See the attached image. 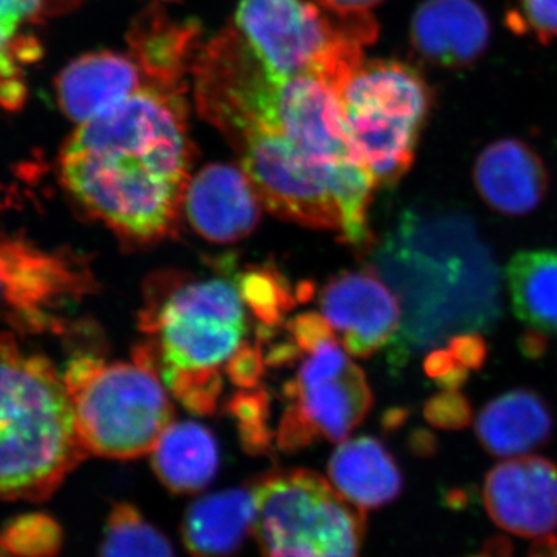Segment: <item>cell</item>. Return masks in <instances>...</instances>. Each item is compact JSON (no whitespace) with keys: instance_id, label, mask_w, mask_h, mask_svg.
Masks as SVG:
<instances>
[{"instance_id":"2","label":"cell","mask_w":557,"mask_h":557,"mask_svg":"<svg viewBox=\"0 0 557 557\" xmlns=\"http://www.w3.org/2000/svg\"><path fill=\"white\" fill-rule=\"evenodd\" d=\"M190 75L200 115L237 153L262 207L296 225L341 233L338 203L289 137L276 79L239 28L201 44Z\"/></svg>"},{"instance_id":"11","label":"cell","mask_w":557,"mask_h":557,"mask_svg":"<svg viewBox=\"0 0 557 557\" xmlns=\"http://www.w3.org/2000/svg\"><path fill=\"white\" fill-rule=\"evenodd\" d=\"M236 27L274 79L311 73L330 79L364 60L369 46L354 24L317 0H242Z\"/></svg>"},{"instance_id":"12","label":"cell","mask_w":557,"mask_h":557,"mask_svg":"<svg viewBox=\"0 0 557 557\" xmlns=\"http://www.w3.org/2000/svg\"><path fill=\"white\" fill-rule=\"evenodd\" d=\"M0 284L11 322L27 332H60L62 310L95 288L84 259L46 251L22 237H0Z\"/></svg>"},{"instance_id":"10","label":"cell","mask_w":557,"mask_h":557,"mask_svg":"<svg viewBox=\"0 0 557 557\" xmlns=\"http://www.w3.org/2000/svg\"><path fill=\"white\" fill-rule=\"evenodd\" d=\"M276 83L278 109L289 137L338 203L341 239L366 251L373 240L369 208L376 183L348 135L338 91L311 73Z\"/></svg>"},{"instance_id":"9","label":"cell","mask_w":557,"mask_h":557,"mask_svg":"<svg viewBox=\"0 0 557 557\" xmlns=\"http://www.w3.org/2000/svg\"><path fill=\"white\" fill-rule=\"evenodd\" d=\"M263 557H361L366 511L309 469H277L252 483Z\"/></svg>"},{"instance_id":"28","label":"cell","mask_w":557,"mask_h":557,"mask_svg":"<svg viewBox=\"0 0 557 557\" xmlns=\"http://www.w3.org/2000/svg\"><path fill=\"white\" fill-rule=\"evenodd\" d=\"M61 545V527L49 516H21L0 528V557H54Z\"/></svg>"},{"instance_id":"21","label":"cell","mask_w":557,"mask_h":557,"mask_svg":"<svg viewBox=\"0 0 557 557\" xmlns=\"http://www.w3.org/2000/svg\"><path fill=\"white\" fill-rule=\"evenodd\" d=\"M330 483L355 507L368 511L384 507L401 493L397 461L380 440H344L329 461Z\"/></svg>"},{"instance_id":"36","label":"cell","mask_w":557,"mask_h":557,"mask_svg":"<svg viewBox=\"0 0 557 557\" xmlns=\"http://www.w3.org/2000/svg\"><path fill=\"white\" fill-rule=\"evenodd\" d=\"M0 299H2V284H0Z\"/></svg>"},{"instance_id":"26","label":"cell","mask_w":557,"mask_h":557,"mask_svg":"<svg viewBox=\"0 0 557 557\" xmlns=\"http://www.w3.org/2000/svg\"><path fill=\"white\" fill-rule=\"evenodd\" d=\"M100 557H175L168 539L129 504H119L106 523Z\"/></svg>"},{"instance_id":"1","label":"cell","mask_w":557,"mask_h":557,"mask_svg":"<svg viewBox=\"0 0 557 557\" xmlns=\"http://www.w3.org/2000/svg\"><path fill=\"white\" fill-rule=\"evenodd\" d=\"M188 87L143 81L119 108L79 124L60 157L62 186L124 244L177 231L193 166Z\"/></svg>"},{"instance_id":"3","label":"cell","mask_w":557,"mask_h":557,"mask_svg":"<svg viewBox=\"0 0 557 557\" xmlns=\"http://www.w3.org/2000/svg\"><path fill=\"white\" fill-rule=\"evenodd\" d=\"M373 267L401 302L395 368L408 346L491 327L500 313L497 269L460 212L408 209L376 249Z\"/></svg>"},{"instance_id":"13","label":"cell","mask_w":557,"mask_h":557,"mask_svg":"<svg viewBox=\"0 0 557 557\" xmlns=\"http://www.w3.org/2000/svg\"><path fill=\"white\" fill-rule=\"evenodd\" d=\"M319 310L351 357H372L401 329V302L373 265L330 277Z\"/></svg>"},{"instance_id":"14","label":"cell","mask_w":557,"mask_h":557,"mask_svg":"<svg viewBox=\"0 0 557 557\" xmlns=\"http://www.w3.org/2000/svg\"><path fill=\"white\" fill-rule=\"evenodd\" d=\"M483 502L502 530L536 541L553 536L557 528V465L534 456L508 458L487 472Z\"/></svg>"},{"instance_id":"8","label":"cell","mask_w":557,"mask_h":557,"mask_svg":"<svg viewBox=\"0 0 557 557\" xmlns=\"http://www.w3.org/2000/svg\"><path fill=\"white\" fill-rule=\"evenodd\" d=\"M338 98L348 135L376 188L397 185L412 168L434 109L431 84L408 62L362 61Z\"/></svg>"},{"instance_id":"6","label":"cell","mask_w":557,"mask_h":557,"mask_svg":"<svg viewBox=\"0 0 557 557\" xmlns=\"http://www.w3.org/2000/svg\"><path fill=\"white\" fill-rule=\"evenodd\" d=\"M285 330L288 339L265 357L270 368L296 362L295 373L282 388L284 408L274 443L292 453L322 438L344 442L372 409L373 395L364 372L321 313H300L289 319Z\"/></svg>"},{"instance_id":"29","label":"cell","mask_w":557,"mask_h":557,"mask_svg":"<svg viewBox=\"0 0 557 557\" xmlns=\"http://www.w3.org/2000/svg\"><path fill=\"white\" fill-rule=\"evenodd\" d=\"M228 409L237 420L242 442L249 453H263L270 448L274 435L269 424L270 399L265 391L245 388L231 399Z\"/></svg>"},{"instance_id":"7","label":"cell","mask_w":557,"mask_h":557,"mask_svg":"<svg viewBox=\"0 0 557 557\" xmlns=\"http://www.w3.org/2000/svg\"><path fill=\"white\" fill-rule=\"evenodd\" d=\"M76 426L91 456L132 460L152 453L174 423L171 392L159 373L138 361L70 359L64 372Z\"/></svg>"},{"instance_id":"32","label":"cell","mask_w":557,"mask_h":557,"mask_svg":"<svg viewBox=\"0 0 557 557\" xmlns=\"http://www.w3.org/2000/svg\"><path fill=\"white\" fill-rule=\"evenodd\" d=\"M428 375L448 391H457L468 380L469 370L465 369L446 348H437L424 362Z\"/></svg>"},{"instance_id":"35","label":"cell","mask_w":557,"mask_h":557,"mask_svg":"<svg viewBox=\"0 0 557 557\" xmlns=\"http://www.w3.org/2000/svg\"><path fill=\"white\" fill-rule=\"evenodd\" d=\"M383 2L384 0H317L322 9L341 20L370 16V11Z\"/></svg>"},{"instance_id":"17","label":"cell","mask_w":557,"mask_h":557,"mask_svg":"<svg viewBox=\"0 0 557 557\" xmlns=\"http://www.w3.org/2000/svg\"><path fill=\"white\" fill-rule=\"evenodd\" d=\"M141 84V69L131 53L91 51L62 70L54 89L64 115L84 124L119 108Z\"/></svg>"},{"instance_id":"4","label":"cell","mask_w":557,"mask_h":557,"mask_svg":"<svg viewBox=\"0 0 557 557\" xmlns=\"http://www.w3.org/2000/svg\"><path fill=\"white\" fill-rule=\"evenodd\" d=\"M249 314L236 273H163L149 282L139 310L138 327L148 339L134 359L156 370L189 412L209 416L219 408L226 366L248 343Z\"/></svg>"},{"instance_id":"20","label":"cell","mask_w":557,"mask_h":557,"mask_svg":"<svg viewBox=\"0 0 557 557\" xmlns=\"http://www.w3.org/2000/svg\"><path fill=\"white\" fill-rule=\"evenodd\" d=\"M547 403L530 388H516L487 403L475 420V434L491 456H525L552 437Z\"/></svg>"},{"instance_id":"27","label":"cell","mask_w":557,"mask_h":557,"mask_svg":"<svg viewBox=\"0 0 557 557\" xmlns=\"http://www.w3.org/2000/svg\"><path fill=\"white\" fill-rule=\"evenodd\" d=\"M237 285L252 317L260 324V339L270 338L285 322V314L296 304L285 278L273 269H251L237 273Z\"/></svg>"},{"instance_id":"30","label":"cell","mask_w":557,"mask_h":557,"mask_svg":"<svg viewBox=\"0 0 557 557\" xmlns=\"http://www.w3.org/2000/svg\"><path fill=\"white\" fill-rule=\"evenodd\" d=\"M508 25L520 33H533L542 46L557 39V0H519V9L508 13Z\"/></svg>"},{"instance_id":"34","label":"cell","mask_w":557,"mask_h":557,"mask_svg":"<svg viewBox=\"0 0 557 557\" xmlns=\"http://www.w3.org/2000/svg\"><path fill=\"white\" fill-rule=\"evenodd\" d=\"M448 350L468 370L482 368L486 358V344L478 333H460L449 339Z\"/></svg>"},{"instance_id":"22","label":"cell","mask_w":557,"mask_h":557,"mask_svg":"<svg viewBox=\"0 0 557 557\" xmlns=\"http://www.w3.org/2000/svg\"><path fill=\"white\" fill-rule=\"evenodd\" d=\"M251 487L197 498L183 522V542L193 557H230L255 525Z\"/></svg>"},{"instance_id":"5","label":"cell","mask_w":557,"mask_h":557,"mask_svg":"<svg viewBox=\"0 0 557 557\" xmlns=\"http://www.w3.org/2000/svg\"><path fill=\"white\" fill-rule=\"evenodd\" d=\"M90 456L64 375L0 335V500H47Z\"/></svg>"},{"instance_id":"23","label":"cell","mask_w":557,"mask_h":557,"mask_svg":"<svg viewBox=\"0 0 557 557\" xmlns=\"http://www.w3.org/2000/svg\"><path fill=\"white\" fill-rule=\"evenodd\" d=\"M152 468L157 478L175 494L205 490L219 471V445L203 424L172 423L153 446Z\"/></svg>"},{"instance_id":"18","label":"cell","mask_w":557,"mask_h":557,"mask_svg":"<svg viewBox=\"0 0 557 557\" xmlns=\"http://www.w3.org/2000/svg\"><path fill=\"white\" fill-rule=\"evenodd\" d=\"M472 178L487 207L507 215L534 211L549 186L544 160L518 138H502L486 146L475 160Z\"/></svg>"},{"instance_id":"15","label":"cell","mask_w":557,"mask_h":557,"mask_svg":"<svg viewBox=\"0 0 557 557\" xmlns=\"http://www.w3.org/2000/svg\"><path fill=\"white\" fill-rule=\"evenodd\" d=\"M190 228L214 244H234L259 225L262 203L242 168L212 163L190 177L183 197Z\"/></svg>"},{"instance_id":"33","label":"cell","mask_w":557,"mask_h":557,"mask_svg":"<svg viewBox=\"0 0 557 557\" xmlns=\"http://www.w3.org/2000/svg\"><path fill=\"white\" fill-rule=\"evenodd\" d=\"M469 557H520L511 542L505 537H494L487 541L479 553ZM522 557H557V537L537 539Z\"/></svg>"},{"instance_id":"16","label":"cell","mask_w":557,"mask_h":557,"mask_svg":"<svg viewBox=\"0 0 557 557\" xmlns=\"http://www.w3.org/2000/svg\"><path fill=\"white\" fill-rule=\"evenodd\" d=\"M410 46L434 67L460 70L482 60L491 22L475 0H424L410 21Z\"/></svg>"},{"instance_id":"25","label":"cell","mask_w":557,"mask_h":557,"mask_svg":"<svg viewBox=\"0 0 557 557\" xmlns=\"http://www.w3.org/2000/svg\"><path fill=\"white\" fill-rule=\"evenodd\" d=\"M516 317L541 335H557V255L522 251L507 269Z\"/></svg>"},{"instance_id":"31","label":"cell","mask_w":557,"mask_h":557,"mask_svg":"<svg viewBox=\"0 0 557 557\" xmlns=\"http://www.w3.org/2000/svg\"><path fill=\"white\" fill-rule=\"evenodd\" d=\"M424 417L429 423L442 429H461L471 421V406L463 395L446 388L435 395L424 406Z\"/></svg>"},{"instance_id":"19","label":"cell","mask_w":557,"mask_h":557,"mask_svg":"<svg viewBox=\"0 0 557 557\" xmlns=\"http://www.w3.org/2000/svg\"><path fill=\"white\" fill-rule=\"evenodd\" d=\"M127 42L143 78L188 86L186 76L201 47L199 25L172 21L153 7L132 24Z\"/></svg>"},{"instance_id":"24","label":"cell","mask_w":557,"mask_h":557,"mask_svg":"<svg viewBox=\"0 0 557 557\" xmlns=\"http://www.w3.org/2000/svg\"><path fill=\"white\" fill-rule=\"evenodd\" d=\"M83 0H0V83H24L27 65L42 57L33 28L70 13Z\"/></svg>"}]
</instances>
